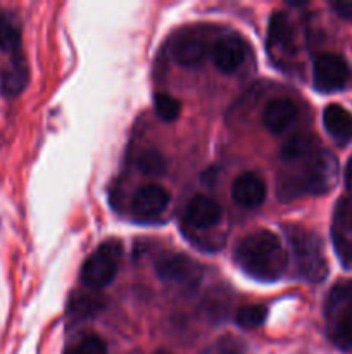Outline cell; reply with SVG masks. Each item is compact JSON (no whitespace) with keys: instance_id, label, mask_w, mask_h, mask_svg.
Here are the masks:
<instances>
[{"instance_id":"cell-1","label":"cell","mask_w":352,"mask_h":354,"mask_svg":"<svg viewBox=\"0 0 352 354\" xmlns=\"http://www.w3.org/2000/svg\"><path fill=\"white\" fill-rule=\"evenodd\" d=\"M235 263L248 277L262 282L278 280L289 265V254L276 234L257 230L245 235L235 248Z\"/></svg>"},{"instance_id":"cell-2","label":"cell","mask_w":352,"mask_h":354,"mask_svg":"<svg viewBox=\"0 0 352 354\" xmlns=\"http://www.w3.org/2000/svg\"><path fill=\"white\" fill-rule=\"evenodd\" d=\"M338 162L330 151H316L306 159V168L299 175H289L280 180L278 196L282 201L311 194L323 196L337 183Z\"/></svg>"},{"instance_id":"cell-3","label":"cell","mask_w":352,"mask_h":354,"mask_svg":"<svg viewBox=\"0 0 352 354\" xmlns=\"http://www.w3.org/2000/svg\"><path fill=\"white\" fill-rule=\"evenodd\" d=\"M285 232L295 259L297 273L307 282H323L328 273V261L321 239L297 225H286Z\"/></svg>"},{"instance_id":"cell-4","label":"cell","mask_w":352,"mask_h":354,"mask_svg":"<svg viewBox=\"0 0 352 354\" xmlns=\"http://www.w3.org/2000/svg\"><path fill=\"white\" fill-rule=\"evenodd\" d=\"M328 334L340 351L352 353V282L338 283L326 299Z\"/></svg>"},{"instance_id":"cell-5","label":"cell","mask_w":352,"mask_h":354,"mask_svg":"<svg viewBox=\"0 0 352 354\" xmlns=\"http://www.w3.org/2000/svg\"><path fill=\"white\" fill-rule=\"evenodd\" d=\"M123 254V245L116 239L99 245L81 268V280L88 289L99 290L109 286L117 273V261Z\"/></svg>"},{"instance_id":"cell-6","label":"cell","mask_w":352,"mask_h":354,"mask_svg":"<svg viewBox=\"0 0 352 354\" xmlns=\"http://www.w3.org/2000/svg\"><path fill=\"white\" fill-rule=\"evenodd\" d=\"M313 80L314 88H316L317 92H338V90H342L347 85V62H345L340 55L331 54V52L317 55L316 61H314Z\"/></svg>"},{"instance_id":"cell-7","label":"cell","mask_w":352,"mask_h":354,"mask_svg":"<svg viewBox=\"0 0 352 354\" xmlns=\"http://www.w3.org/2000/svg\"><path fill=\"white\" fill-rule=\"evenodd\" d=\"M155 272L161 280L183 286H193L200 280L202 268L195 259L185 254H169L155 263Z\"/></svg>"},{"instance_id":"cell-8","label":"cell","mask_w":352,"mask_h":354,"mask_svg":"<svg viewBox=\"0 0 352 354\" xmlns=\"http://www.w3.org/2000/svg\"><path fill=\"white\" fill-rule=\"evenodd\" d=\"M247 44L238 33H224L223 37L214 41L211 48V57L214 66L224 75H231L242 66L245 59Z\"/></svg>"},{"instance_id":"cell-9","label":"cell","mask_w":352,"mask_h":354,"mask_svg":"<svg viewBox=\"0 0 352 354\" xmlns=\"http://www.w3.org/2000/svg\"><path fill=\"white\" fill-rule=\"evenodd\" d=\"M171 52L179 66H185V68L199 66L207 55L206 38L195 30H183L182 33L176 35Z\"/></svg>"},{"instance_id":"cell-10","label":"cell","mask_w":352,"mask_h":354,"mask_svg":"<svg viewBox=\"0 0 352 354\" xmlns=\"http://www.w3.org/2000/svg\"><path fill=\"white\" fill-rule=\"evenodd\" d=\"M266 183L257 173L245 171L235 178L233 185H231V197L235 203L245 209H254L259 207L266 199Z\"/></svg>"},{"instance_id":"cell-11","label":"cell","mask_w":352,"mask_h":354,"mask_svg":"<svg viewBox=\"0 0 352 354\" xmlns=\"http://www.w3.org/2000/svg\"><path fill=\"white\" fill-rule=\"evenodd\" d=\"M169 192L161 185L148 183V185L140 187L131 201V209L138 218H152L161 214L168 207Z\"/></svg>"},{"instance_id":"cell-12","label":"cell","mask_w":352,"mask_h":354,"mask_svg":"<svg viewBox=\"0 0 352 354\" xmlns=\"http://www.w3.org/2000/svg\"><path fill=\"white\" fill-rule=\"evenodd\" d=\"M221 214H223V209L219 204L206 196L193 197L185 207V221L200 230L216 227L221 220Z\"/></svg>"},{"instance_id":"cell-13","label":"cell","mask_w":352,"mask_h":354,"mask_svg":"<svg viewBox=\"0 0 352 354\" xmlns=\"http://www.w3.org/2000/svg\"><path fill=\"white\" fill-rule=\"evenodd\" d=\"M297 114V106L290 99H273L262 111V123L271 133L280 135L295 123Z\"/></svg>"},{"instance_id":"cell-14","label":"cell","mask_w":352,"mask_h":354,"mask_svg":"<svg viewBox=\"0 0 352 354\" xmlns=\"http://www.w3.org/2000/svg\"><path fill=\"white\" fill-rule=\"evenodd\" d=\"M323 127L335 144L347 145L352 140V113L338 104L324 107Z\"/></svg>"},{"instance_id":"cell-15","label":"cell","mask_w":352,"mask_h":354,"mask_svg":"<svg viewBox=\"0 0 352 354\" xmlns=\"http://www.w3.org/2000/svg\"><path fill=\"white\" fill-rule=\"evenodd\" d=\"M28 80H30V71L23 57H14L7 68L0 73V93L3 97H16L26 88Z\"/></svg>"},{"instance_id":"cell-16","label":"cell","mask_w":352,"mask_h":354,"mask_svg":"<svg viewBox=\"0 0 352 354\" xmlns=\"http://www.w3.org/2000/svg\"><path fill=\"white\" fill-rule=\"evenodd\" d=\"M269 41L283 50L293 52L295 50V41H293V28L286 14L275 12L269 19L268 28Z\"/></svg>"},{"instance_id":"cell-17","label":"cell","mask_w":352,"mask_h":354,"mask_svg":"<svg viewBox=\"0 0 352 354\" xmlns=\"http://www.w3.org/2000/svg\"><path fill=\"white\" fill-rule=\"evenodd\" d=\"M314 140L307 133H295L282 145L280 156L285 162H299L314 154Z\"/></svg>"},{"instance_id":"cell-18","label":"cell","mask_w":352,"mask_h":354,"mask_svg":"<svg viewBox=\"0 0 352 354\" xmlns=\"http://www.w3.org/2000/svg\"><path fill=\"white\" fill-rule=\"evenodd\" d=\"M21 45V28L19 21L14 14L0 12V50L14 52Z\"/></svg>"},{"instance_id":"cell-19","label":"cell","mask_w":352,"mask_h":354,"mask_svg":"<svg viewBox=\"0 0 352 354\" xmlns=\"http://www.w3.org/2000/svg\"><path fill=\"white\" fill-rule=\"evenodd\" d=\"M137 168L145 176H161L166 171V161L161 152L155 149H147L137 159Z\"/></svg>"},{"instance_id":"cell-20","label":"cell","mask_w":352,"mask_h":354,"mask_svg":"<svg viewBox=\"0 0 352 354\" xmlns=\"http://www.w3.org/2000/svg\"><path fill=\"white\" fill-rule=\"evenodd\" d=\"M268 318V308L261 306V304H254V306H244L237 311L235 322L238 327L242 328H257Z\"/></svg>"},{"instance_id":"cell-21","label":"cell","mask_w":352,"mask_h":354,"mask_svg":"<svg viewBox=\"0 0 352 354\" xmlns=\"http://www.w3.org/2000/svg\"><path fill=\"white\" fill-rule=\"evenodd\" d=\"M154 107L157 116L162 121H175L179 118L182 113V104L179 100H176L175 97L168 95V93H155L154 95Z\"/></svg>"},{"instance_id":"cell-22","label":"cell","mask_w":352,"mask_h":354,"mask_svg":"<svg viewBox=\"0 0 352 354\" xmlns=\"http://www.w3.org/2000/svg\"><path fill=\"white\" fill-rule=\"evenodd\" d=\"M102 306L100 301H97L95 297L90 296H78L75 301H71V311L78 317H85V315L95 313L99 308Z\"/></svg>"},{"instance_id":"cell-23","label":"cell","mask_w":352,"mask_h":354,"mask_svg":"<svg viewBox=\"0 0 352 354\" xmlns=\"http://www.w3.org/2000/svg\"><path fill=\"white\" fill-rule=\"evenodd\" d=\"M75 354H107V346L97 335H86L78 344Z\"/></svg>"},{"instance_id":"cell-24","label":"cell","mask_w":352,"mask_h":354,"mask_svg":"<svg viewBox=\"0 0 352 354\" xmlns=\"http://www.w3.org/2000/svg\"><path fill=\"white\" fill-rule=\"evenodd\" d=\"M331 9H333L335 14H337V16H340L342 19L352 21V2L331 3Z\"/></svg>"},{"instance_id":"cell-25","label":"cell","mask_w":352,"mask_h":354,"mask_svg":"<svg viewBox=\"0 0 352 354\" xmlns=\"http://www.w3.org/2000/svg\"><path fill=\"white\" fill-rule=\"evenodd\" d=\"M345 183H347L349 189H352V158L347 161L345 166Z\"/></svg>"},{"instance_id":"cell-26","label":"cell","mask_w":352,"mask_h":354,"mask_svg":"<svg viewBox=\"0 0 352 354\" xmlns=\"http://www.w3.org/2000/svg\"><path fill=\"white\" fill-rule=\"evenodd\" d=\"M217 354H240V349H238L237 346H233V341H231V344L224 346Z\"/></svg>"},{"instance_id":"cell-27","label":"cell","mask_w":352,"mask_h":354,"mask_svg":"<svg viewBox=\"0 0 352 354\" xmlns=\"http://www.w3.org/2000/svg\"><path fill=\"white\" fill-rule=\"evenodd\" d=\"M155 354H171V353H168V351H157Z\"/></svg>"}]
</instances>
